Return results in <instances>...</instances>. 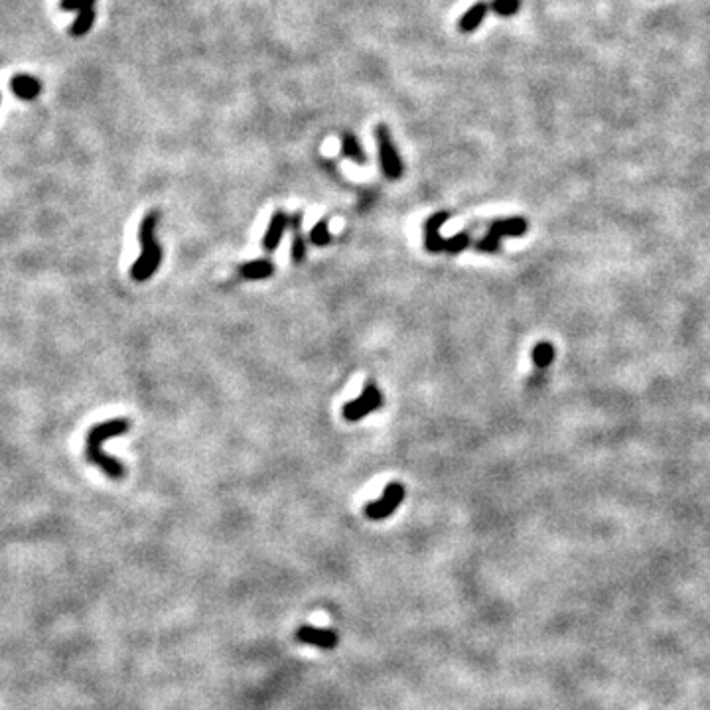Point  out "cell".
<instances>
[{"instance_id":"cell-1","label":"cell","mask_w":710,"mask_h":710,"mask_svg":"<svg viewBox=\"0 0 710 710\" xmlns=\"http://www.w3.org/2000/svg\"><path fill=\"white\" fill-rule=\"evenodd\" d=\"M130 420L127 419H113L107 422L95 424L87 434V446H85V456L91 464H97L101 470L105 471L113 480H120L125 478V466L120 464L117 458H113L109 454H105L101 444L105 440H109L113 436H119L129 432Z\"/></svg>"},{"instance_id":"cell-2","label":"cell","mask_w":710,"mask_h":710,"mask_svg":"<svg viewBox=\"0 0 710 710\" xmlns=\"http://www.w3.org/2000/svg\"><path fill=\"white\" fill-rule=\"evenodd\" d=\"M156 223H158V213L151 211L144 215V220L140 221L139 239L142 245V253L140 257L134 260L132 269H130V277L137 282H144L148 280L158 270L162 262V247L158 241L154 239L156 233Z\"/></svg>"},{"instance_id":"cell-3","label":"cell","mask_w":710,"mask_h":710,"mask_svg":"<svg viewBox=\"0 0 710 710\" xmlns=\"http://www.w3.org/2000/svg\"><path fill=\"white\" fill-rule=\"evenodd\" d=\"M375 140H377V148H379L381 170L385 174V178L387 180H399L402 176V160H400L395 142L391 139L387 125L381 122L375 127Z\"/></svg>"},{"instance_id":"cell-4","label":"cell","mask_w":710,"mask_h":710,"mask_svg":"<svg viewBox=\"0 0 710 710\" xmlns=\"http://www.w3.org/2000/svg\"><path fill=\"white\" fill-rule=\"evenodd\" d=\"M527 231V220L523 217H511V220H497L490 225L486 237L476 243V249L481 253H497L501 237H519Z\"/></svg>"},{"instance_id":"cell-5","label":"cell","mask_w":710,"mask_h":710,"mask_svg":"<svg viewBox=\"0 0 710 710\" xmlns=\"http://www.w3.org/2000/svg\"><path fill=\"white\" fill-rule=\"evenodd\" d=\"M381 407H383V393L373 381H369L363 387L360 397L351 400V402H346L341 410H343V419L350 420V422H357V420L365 419L367 414L381 409Z\"/></svg>"},{"instance_id":"cell-6","label":"cell","mask_w":710,"mask_h":710,"mask_svg":"<svg viewBox=\"0 0 710 710\" xmlns=\"http://www.w3.org/2000/svg\"><path fill=\"white\" fill-rule=\"evenodd\" d=\"M405 500V488L399 481H391L389 486L385 488V493L379 501H371L369 505L365 507V515L373 521L385 519L389 517L393 511L400 505V501Z\"/></svg>"},{"instance_id":"cell-7","label":"cell","mask_w":710,"mask_h":710,"mask_svg":"<svg viewBox=\"0 0 710 710\" xmlns=\"http://www.w3.org/2000/svg\"><path fill=\"white\" fill-rule=\"evenodd\" d=\"M448 213L446 211H438L431 215L426 223H424V247L431 253H442L444 251V239L440 235V227L448 221Z\"/></svg>"},{"instance_id":"cell-8","label":"cell","mask_w":710,"mask_h":710,"mask_svg":"<svg viewBox=\"0 0 710 710\" xmlns=\"http://www.w3.org/2000/svg\"><path fill=\"white\" fill-rule=\"evenodd\" d=\"M286 227H291V215H286L284 211L280 210L274 211L272 220L269 221V229H267L265 237H262V249L267 251V253H272V251L277 249Z\"/></svg>"},{"instance_id":"cell-9","label":"cell","mask_w":710,"mask_h":710,"mask_svg":"<svg viewBox=\"0 0 710 710\" xmlns=\"http://www.w3.org/2000/svg\"><path fill=\"white\" fill-rule=\"evenodd\" d=\"M11 89H12V93L18 97V99L32 101L40 95L42 83L36 80V77H32V75L20 73V75H14V77H12Z\"/></svg>"},{"instance_id":"cell-10","label":"cell","mask_w":710,"mask_h":710,"mask_svg":"<svg viewBox=\"0 0 710 710\" xmlns=\"http://www.w3.org/2000/svg\"><path fill=\"white\" fill-rule=\"evenodd\" d=\"M302 220H304L302 211H298V213L291 215V229H292V235H294V239H292V260H294L296 265H298V262H302V260H304V257H306V245H304Z\"/></svg>"},{"instance_id":"cell-11","label":"cell","mask_w":710,"mask_h":710,"mask_svg":"<svg viewBox=\"0 0 710 710\" xmlns=\"http://www.w3.org/2000/svg\"><path fill=\"white\" fill-rule=\"evenodd\" d=\"M298 640L304 641V643H312V645H318V647H324V649H330L336 645V633L334 631H322V630H314V628H304V630L298 631Z\"/></svg>"},{"instance_id":"cell-12","label":"cell","mask_w":710,"mask_h":710,"mask_svg":"<svg viewBox=\"0 0 710 710\" xmlns=\"http://www.w3.org/2000/svg\"><path fill=\"white\" fill-rule=\"evenodd\" d=\"M239 272L241 277L247 280L269 279V277H272V272H274V265L267 259L251 260V262H245V265L241 267Z\"/></svg>"},{"instance_id":"cell-13","label":"cell","mask_w":710,"mask_h":710,"mask_svg":"<svg viewBox=\"0 0 710 710\" xmlns=\"http://www.w3.org/2000/svg\"><path fill=\"white\" fill-rule=\"evenodd\" d=\"M341 154H343L346 158H350V160L355 162V164H365V162H367L365 152L361 148L360 140H357V137H355L353 132H343V134H341Z\"/></svg>"},{"instance_id":"cell-14","label":"cell","mask_w":710,"mask_h":710,"mask_svg":"<svg viewBox=\"0 0 710 710\" xmlns=\"http://www.w3.org/2000/svg\"><path fill=\"white\" fill-rule=\"evenodd\" d=\"M488 11H490V4H486V2H480V4H474L471 6L470 11L466 12L464 16H462V20H460V30L462 32H474L478 26L481 24V20H483V16L488 14Z\"/></svg>"},{"instance_id":"cell-15","label":"cell","mask_w":710,"mask_h":710,"mask_svg":"<svg viewBox=\"0 0 710 710\" xmlns=\"http://www.w3.org/2000/svg\"><path fill=\"white\" fill-rule=\"evenodd\" d=\"M95 8H85V11H80L77 12V16H75V20H73V24H71V28H70V34L73 36V38H81V36H85L87 32L91 30V26L95 24Z\"/></svg>"},{"instance_id":"cell-16","label":"cell","mask_w":710,"mask_h":710,"mask_svg":"<svg viewBox=\"0 0 710 710\" xmlns=\"http://www.w3.org/2000/svg\"><path fill=\"white\" fill-rule=\"evenodd\" d=\"M552 360H554V348L550 343L543 341V343H537L533 348V361H535L537 367H549Z\"/></svg>"},{"instance_id":"cell-17","label":"cell","mask_w":710,"mask_h":710,"mask_svg":"<svg viewBox=\"0 0 710 710\" xmlns=\"http://www.w3.org/2000/svg\"><path fill=\"white\" fill-rule=\"evenodd\" d=\"M310 241L312 245H316V247H326V245H330L331 235L330 231H328V221L322 220L320 223H316V225L312 227Z\"/></svg>"},{"instance_id":"cell-18","label":"cell","mask_w":710,"mask_h":710,"mask_svg":"<svg viewBox=\"0 0 710 710\" xmlns=\"http://www.w3.org/2000/svg\"><path fill=\"white\" fill-rule=\"evenodd\" d=\"M468 245H470V233H468V231H462V233L454 235L450 239H444V253L456 255V253H462Z\"/></svg>"},{"instance_id":"cell-19","label":"cell","mask_w":710,"mask_h":710,"mask_svg":"<svg viewBox=\"0 0 710 710\" xmlns=\"http://www.w3.org/2000/svg\"><path fill=\"white\" fill-rule=\"evenodd\" d=\"M519 2L517 0H493L490 4V11H495L497 14H511L517 11Z\"/></svg>"},{"instance_id":"cell-20","label":"cell","mask_w":710,"mask_h":710,"mask_svg":"<svg viewBox=\"0 0 710 710\" xmlns=\"http://www.w3.org/2000/svg\"><path fill=\"white\" fill-rule=\"evenodd\" d=\"M61 11H77L83 8V0H61L60 2Z\"/></svg>"},{"instance_id":"cell-21","label":"cell","mask_w":710,"mask_h":710,"mask_svg":"<svg viewBox=\"0 0 710 710\" xmlns=\"http://www.w3.org/2000/svg\"><path fill=\"white\" fill-rule=\"evenodd\" d=\"M85 8H95V0H83V8L81 11H85Z\"/></svg>"}]
</instances>
